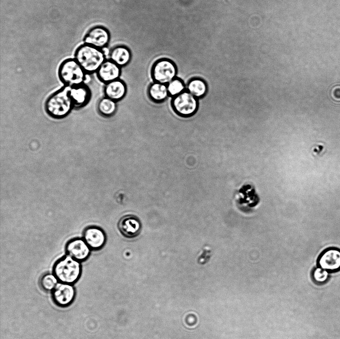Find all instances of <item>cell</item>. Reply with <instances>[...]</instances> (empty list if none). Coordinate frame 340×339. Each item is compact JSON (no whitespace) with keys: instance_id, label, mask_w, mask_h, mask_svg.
Here are the masks:
<instances>
[{"instance_id":"3957f363","label":"cell","mask_w":340,"mask_h":339,"mask_svg":"<svg viewBox=\"0 0 340 339\" xmlns=\"http://www.w3.org/2000/svg\"><path fill=\"white\" fill-rule=\"evenodd\" d=\"M82 272L81 262L67 254L57 260L52 268V273L59 283L71 285L79 280Z\"/></svg>"},{"instance_id":"52a82bcc","label":"cell","mask_w":340,"mask_h":339,"mask_svg":"<svg viewBox=\"0 0 340 339\" xmlns=\"http://www.w3.org/2000/svg\"><path fill=\"white\" fill-rule=\"evenodd\" d=\"M76 292L73 285L58 283L51 291V298L60 308L70 306L75 300Z\"/></svg>"},{"instance_id":"5bb4252c","label":"cell","mask_w":340,"mask_h":339,"mask_svg":"<svg viewBox=\"0 0 340 339\" xmlns=\"http://www.w3.org/2000/svg\"><path fill=\"white\" fill-rule=\"evenodd\" d=\"M70 94L75 108H81L86 106L92 97V91L85 84L70 87Z\"/></svg>"},{"instance_id":"9a60e30c","label":"cell","mask_w":340,"mask_h":339,"mask_svg":"<svg viewBox=\"0 0 340 339\" xmlns=\"http://www.w3.org/2000/svg\"><path fill=\"white\" fill-rule=\"evenodd\" d=\"M105 96L116 102L122 99L126 93V87L123 82L117 79L105 84Z\"/></svg>"},{"instance_id":"277c9868","label":"cell","mask_w":340,"mask_h":339,"mask_svg":"<svg viewBox=\"0 0 340 339\" xmlns=\"http://www.w3.org/2000/svg\"><path fill=\"white\" fill-rule=\"evenodd\" d=\"M87 74L74 58L63 61L59 66L58 76L64 86L72 87L85 84Z\"/></svg>"},{"instance_id":"2e32d148","label":"cell","mask_w":340,"mask_h":339,"mask_svg":"<svg viewBox=\"0 0 340 339\" xmlns=\"http://www.w3.org/2000/svg\"><path fill=\"white\" fill-rule=\"evenodd\" d=\"M131 58L129 49L124 46L114 47L110 53V59L120 68L127 65Z\"/></svg>"},{"instance_id":"44dd1931","label":"cell","mask_w":340,"mask_h":339,"mask_svg":"<svg viewBox=\"0 0 340 339\" xmlns=\"http://www.w3.org/2000/svg\"><path fill=\"white\" fill-rule=\"evenodd\" d=\"M169 96L175 97L185 90V85L183 81L176 78L167 85Z\"/></svg>"},{"instance_id":"d6986e66","label":"cell","mask_w":340,"mask_h":339,"mask_svg":"<svg viewBox=\"0 0 340 339\" xmlns=\"http://www.w3.org/2000/svg\"><path fill=\"white\" fill-rule=\"evenodd\" d=\"M187 90L198 98L203 96L206 93L207 85L203 80L194 78L188 82L187 85Z\"/></svg>"},{"instance_id":"8992f818","label":"cell","mask_w":340,"mask_h":339,"mask_svg":"<svg viewBox=\"0 0 340 339\" xmlns=\"http://www.w3.org/2000/svg\"><path fill=\"white\" fill-rule=\"evenodd\" d=\"M198 98L187 90L173 97L172 106L180 116L189 117L195 113L198 108Z\"/></svg>"},{"instance_id":"6da1fadb","label":"cell","mask_w":340,"mask_h":339,"mask_svg":"<svg viewBox=\"0 0 340 339\" xmlns=\"http://www.w3.org/2000/svg\"><path fill=\"white\" fill-rule=\"evenodd\" d=\"M75 108L70 94V87L64 86L51 94L46 99L44 109L47 114L55 119L65 118Z\"/></svg>"},{"instance_id":"8fae6325","label":"cell","mask_w":340,"mask_h":339,"mask_svg":"<svg viewBox=\"0 0 340 339\" xmlns=\"http://www.w3.org/2000/svg\"><path fill=\"white\" fill-rule=\"evenodd\" d=\"M65 251L67 255L82 262L89 258L91 249L83 238H76L67 242Z\"/></svg>"},{"instance_id":"7c38bea8","label":"cell","mask_w":340,"mask_h":339,"mask_svg":"<svg viewBox=\"0 0 340 339\" xmlns=\"http://www.w3.org/2000/svg\"><path fill=\"white\" fill-rule=\"evenodd\" d=\"M83 239L91 250L99 251L102 249L107 242L105 231L100 227L91 226L86 228L83 234Z\"/></svg>"},{"instance_id":"30bf717a","label":"cell","mask_w":340,"mask_h":339,"mask_svg":"<svg viewBox=\"0 0 340 339\" xmlns=\"http://www.w3.org/2000/svg\"><path fill=\"white\" fill-rule=\"evenodd\" d=\"M317 265L329 272L340 270V250L330 248L324 251L318 258Z\"/></svg>"},{"instance_id":"7402d4cb","label":"cell","mask_w":340,"mask_h":339,"mask_svg":"<svg viewBox=\"0 0 340 339\" xmlns=\"http://www.w3.org/2000/svg\"><path fill=\"white\" fill-rule=\"evenodd\" d=\"M329 273L327 270L318 267L313 271V278L317 283L324 284L328 280Z\"/></svg>"},{"instance_id":"ac0fdd59","label":"cell","mask_w":340,"mask_h":339,"mask_svg":"<svg viewBox=\"0 0 340 339\" xmlns=\"http://www.w3.org/2000/svg\"><path fill=\"white\" fill-rule=\"evenodd\" d=\"M116 102L106 96L99 99L97 110L100 115L109 117L113 115L116 110Z\"/></svg>"},{"instance_id":"ffe728a7","label":"cell","mask_w":340,"mask_h":339,"mask_svg":"<svg viewBox=\"0 0 340 339\" xmlns=\"http://www.w3.org/2000/svg\"><path fill=\"white\" fill-rule=\"evenodd\" d=\"M58 281L53 273L44 274L39 279L40 288L46 292H51L58 284Z\"/></svg>"},{"instance_id":"e0dca14e","label":"cell","mask_w":340,"mask_h":339,"mask_svg":"<svg viewBox=\"0 0 340 339\" xmlns=\"http://www.w3.org/2000/svg\"><path fill=\"white\" fill-rule=\"evenodd\" d=\"M148 93L150 98L156 102L164 101L169 95L167 85L155 82L149 86Z\"/></svg>"},{"instance_id":"9c48e42d","label":"cell","mask_w":340,"mask_h":339,"mask_svg":"<svg viewBox=\"0 0 340 339\" xmlns=\"http://www.w3.org/2000/svg\"><path fill=\"white\" fill-rule=\"evenodd\" d=\"M117 228L121 235L127 239L137 237L142 229V224L139 219L132 214L122 216L118 221Z\"/></svg>"},{"instance_id":"7a4b0ae2","label":"cell","mask_w":340,"mask_h":339,"mask_svg":"<svg viewBox=\"0 0 340 339\" xmlns=\"http://www.w3.org/2000/svg\"><path fill=\"white\" fill-rule=\"evenodd\" d=\"M74 59L87 74H92L105 61L106 56L103 50L84 43L76 49Z\"/></svg>"},{"instance_id":"ba28073f","label":"cell","mask_w":340,"mask_h":339,"mask_svg":"<svg viewBox=\"0 0 340 339\" xmlns=\"http://www.w3.org/2000/svg\"><path fill=\"white\" fill-rule=\"evenodd\" d=\"M110 33L105 27L97 25L91 28L85 35L84 43L103 50L109 44Z\"/></svg>"},{"instance_id":"5b68a950","label":"cell","mask_w":340,"mask_h":339,"mask_svg":"<svg viewBox=\"0 0 340 339\" xmlns=\"http://www.w3.org/2000/svg\"><path fill=\"white\" fill-rule=\"evenodd\" d=\"M177 68L175 64L168 59H161L153 65L151 76L155 82L167 85L176 78Z\"/></svg>"},{"instance_id":"4fadbf2b","label":"cell","mask_w":340,"mask_h":339,"mask_svg":"<svg viewBox=\"0 0 340 339\" xmlns=\"http://www.w3.org/2000/svg\"><path fill=\"white\" fill-rule=\"evenodd\" d=\"M99 81L105 84L119 79L121 74L119 66L110 59L106 60L96 72Z\"/></svg>"}]
</instances>
